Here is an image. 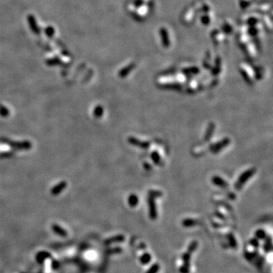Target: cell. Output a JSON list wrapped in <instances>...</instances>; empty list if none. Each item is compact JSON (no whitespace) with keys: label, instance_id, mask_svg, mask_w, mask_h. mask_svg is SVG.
<instances>
[{"label":"cell","instance_id":"6da1fadb","mask_svg":"<svg viewBox=\"0 0 273 273\" xmlns=\"http://www.w3.org/2000/svg\"><path fill=\"white\" fill-rule=\"evenodd\" d=\"M2 142H7L9 143L10 145H12V146L13 147L19 149V150H27L31 147V143L28 142V141H24V142H9V141H4V140H2Z\"/></svg>","mask_w":273,"mask_h":273},{"label":"cell","instance_id":"7a4b0ae2","mask_svg":"<svg viewBox=\"0 0 273 273\" xmlns=\"http://www.w3.org/2000/svg\"><path fill=\"white\" fill-rule=\"evenodd\" d=\"M67 186V183L65 181H62L60 183H59L58 184L55 185V187H53L51 190V193L52 195L56 196L59 194H60L61 192L65 188V187Z\"/></svg>","mask_w":273,"mask_h":273},{"label":"cell","instance_id":"3957f363","mask_svg":"<svg viewBox=\"0 0 273 273\" xmlns=\"http://www.w3.org/2000/svg\"><path fill=\"white\" fill-rule=\"evenodd\" d=\"M52 229L55 234H59V235L62 236V237H66L68 235L67 232L64 228H62V227L58 225L57 224H53L52 225Z\"/></svg>","mask_w":273,"mask_h":273},{"label":"cell","instance_id":"277c9868","mask_svg":"<svg viewBox=\"0 0 273 273\" xmlns=\"http://www.w3.org/2000/svg\"><path fill=\"white\" fill-rule=\"evenodd\" d=\"M253 172H254V171L253 170H249L246 171V172H244V174L241 176V178H239V181H238L239 185H242L243 184H244L245 181H246L248 178H250V177H251L252 175L253 174Z\"/></svg>","mask_w":273,"mask_h":273},{"label":"cell","instance_id":"5b68a950","mask_svg":"<svg viewBox=\"0 0 273 273\" xmlns=\"http://www.w3.org/2000/svg\"><path fill=\"white\" fill-rule=\"evenodd\" d=\"M49 257H50V253H49L48 252L42 251L40 252L39 253H37V255L36 256V260L38 262L42 263L46 259L49 258Z\"/></svg>","mask_w":273,"mask_h":273},{"label":"cell","instance_id":"8992f818","mask_svg":"<svg viewBox=\"0 0 273 273\" xmlns=\"http://www.w3.org/2000/svg\"><path fill=\"white\" fill-rule=\"evenodd\" d=\"M124 240V236H116V237H113L112 238H109L106 241V244H113L115 242H118V241H122Z\"/></svg>","mask_w":273,"mask_h":273},{"label":"cell","instance_id":"52a82bcc","mask_svg":"<svg viewBox=\"0 0 273 273\" xmlns=\"http://www.w3.org/2000/svg\"><path fill=\"white\" fill-rule=\"evenodd\" d=\"M128 203L131 206H135L138 203L137 197H136V196H135V195L130 196V197H129V199H128Z\"/></svg>","mask_w":273,"mask_h":273},{"label":"cell","instance_id":"ba28073f","mask_svg":"<svg viewBox=\"0 0 273 273\" xmlns=\"http://www.w3.org/2000/svg\"><path fill=\"white\" fill-rule=\"evenodd\" d=\"M149 205H150V215L152 217L156 216V209H155V205L153 204V199H150V202H149Z\"/></svg>","mask_w":273,"mask_h":273},{"label":"cell","instance_id":"9c48e42d","mask_svg":"<svg viewBox=\"0 0 273 273\" xmlns=\"http://www.w3.org/2000/svg\"><path fill=\"white\" fill-rule=\"evenodd\" d=\"M93 113H94V115H95V117L99 118V117L102 116V115L103 113V108L101 107L100 106H98L95 108V110H94Z\"/></svg>","mask_w":273,"mask_h":273},{"label":"cell","instance_id":"30bf717a","mask_svg":"<svg viewBox=\"0 0 273 273\" xmlns=\"http://www.w3.org/2000/svg\"><path fill=\"white\" fill-rule=\"evenodd\" d=\"M150 260H151V256H150V255L149 254V253L143 254V256L141 257V262H142L143 264L148 263V262L150 261Z\"/></svg>","mask_w":273,"mask_h":273},{"label":"cell","instance_id":"8fae6325","mask_svg":"<svg viewBox=\"0 0 273 273\" xmlns=\"http://www.w3.org/2000/svg\"><path fill=\"white\" fill-rule=\"evenodd\" d=\"M213 181H214V183L216 184L219 185V186H225V185H226L225 181H224L222 178H217V177H215V178H213Z\"/></svg>","mask_w":273,"mask_h":273},{"label":"cell","instance_id":"7c38bea8","mask_svg":"<svg viewBox=\"0 0 273 273\" xmlns=\"http://www.w3.org/2000/svg\"><path fill=\"white\" fill-rule=\"evenodd\" d=\"M256 236H257V237H259V238L263 239L264 237H265L266 234L262 230H259L258 232H256Z\"/></svg>","mask_w":273,"mask_h":273},{"label":"cell","instance_id":"4fadbf2b","mask_svg":"<svg viewBox=\"0 0 273 273\" xmlns=\"http://www.w3.org/2000/svg\"><path fill=\"white\" fill-rule=\"evenodd\" d=\"M158 270H159V266L157 265V264H155V265H154L148 271L147 273H156Z\"/></svg>","mask_w":273,"mask_h":273},{"label":"cell","instance_id":"5bb4252c","mask_svg":"<svg viewBox=\"0 0 273 273\" xmlns=\"http://www.w3.org/2000/svg\"><path fill=\"white\" fill-rule=\"evenodd\" d=\"M52 267H53V269H55L59 267V263L56 261V260H54V261L52 262Z\"/></svg>","mask_w":273,"mask_h":273}]
</instances>
